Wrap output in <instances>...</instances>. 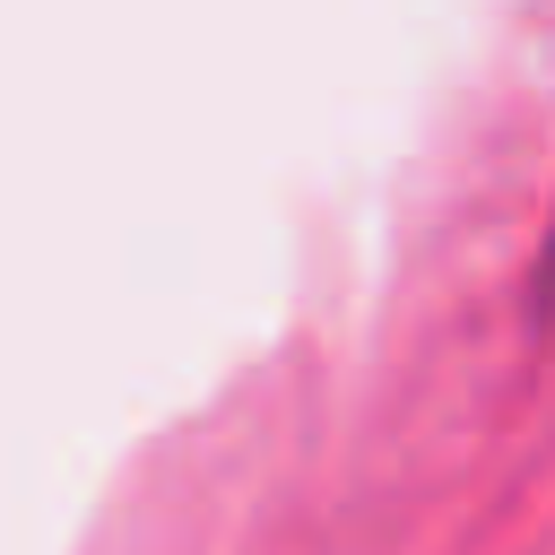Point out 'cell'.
<instances>
[{
  "mask_svg": "<svg viewBox=\"0 0 555 555\" xmlns=\"http://www.w3.org/2000/svg\"><path fill=\"white\" fill-rule=\"evenodd\" d=\"M546 278H555V234H546Z\"/></svg>",
  "mask_w": 555,
  "mask_h": 555,
  "instance_id": "cell-1",
  "label": "cell"
}]
</instances>
